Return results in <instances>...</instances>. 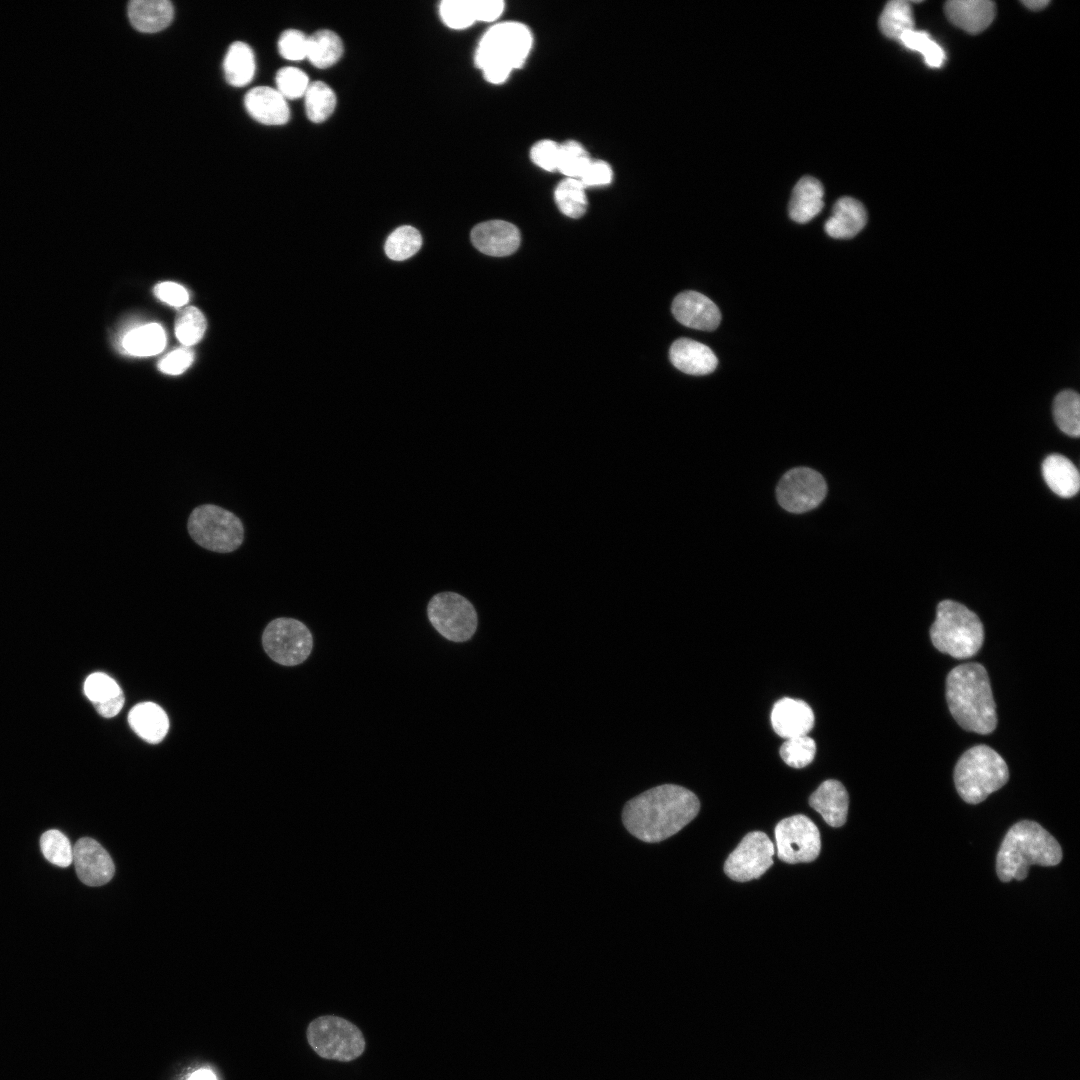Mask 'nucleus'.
Instances as JSON below:
<instances>
[{
	"instance_id": "1",
	"label": "nucleus",
	"mask_w": 1080,
	"mask_h": 1080,
	"mask_svg": "<svg viewBox=\"0 0 1080 1080\" xmlns=\"http://www.w3.org/2000/svg\"><path fill=\"white\" fill-rule=\"evenodd\" d=\"M700 802L690 790L675 784L653 787L629 800L622 811L627 831L641 841L656 843L691 822Z\"/></svg>"
},
{
	"instance_id": "2",
	"label": "nucleus",
	"mask_w": 1080,
	"mask_h": 1080,
	"mask_svg": "<svg viewBox=\"0 0 1080 1080\" xmlns=\"http://www.w3.org/2000/svg\"><path fill=\"white\" fill-rule=\"evenodd\" d=\"M951 715L965 730L989 734L997 725L996 705L986 669L979 663L953 668L946 678Z\"/></svg>"
},
{
	"instance_id": "3",
	"label": "nucleus",
	"mask_w": 1080,
	"mask_h": 1080,
	"mask_svg": "<svg viewBox=\"0 0 1080 1080\" xmlns=\"http://www.w3.org/2000/svg\"><path fill=\"white\" fill-rule=\"evenodd\" d=\"M1062 859L1057 840L1040 824L1023 820L1006 833L996 859L999 879L1023 880L1032 865L1055 866Z\"/></svg>"
},
{
	"instance_id": "4",
	"label": "nucleus",
	"mask_w": 1080,
	"mask_h": 1080,
	"mask_svg": "<svg viewBox=\"0 0 1080 1080\" xmlns=\"http://www.w3.org/2000/svg\"><path fill=\"white\" fill-rule=\"evenodd\" d=\"M532 46L530 30L518 22L492 26L481 38L475 64L493 84L504 82L513 69L521 67Z\"/></svg>"
},
{
	"instance_id": "5",
	"label": "nucleus",
	"mask_w": 1080,
	"mask_h": 1080,
	"mask_svg": "<svg viewBox=\"0 0 1080 1080\" xmlns=\"http://www.w3.org/2000/svg\"><path fill=\"white\" fill-rule=\"evenodd\" d=\"M930 637L938 651L956 659H966L982 647L984 628L979 617L966 606L943 600L937 606Z\"/></svg>"
},
{
	"instance_id": "6",
	"label": "nucleus",
	"mask_w": 1080,
	"mask_h": 1080,
	"mask_svg": "<svg viewBox=\"0 0 1080 1080\" xmlns=\"http://www.w3.org/2000/svg\"><path fill=\"white\" fill-rule=\"evenodd\" d=\"M1008 779L1006 762L995 750L984 744L965 751L954 769L956 790L969 804L984 801L991 793L1003 787Z\"/></svg>"
},
{
	"instance_id": "7",
	"label": "nucleus",
	"mask_w": 1080,
	"mask_h": 1080,
	"mask_svg": "<svg viewBox=\"0 0 1080 1080\" xmlns=\"http://www.w3.org/2000/svg\"><path fill=\"white\" fill-rule=\"evenodd\" d=\"M187 529L195 543L212 552H233L244 539L241 520L214 504L195 507L188 517Z\"/></svg>"
},
{
	"instance_id": "8",
	"label": "nucleus",
	"mask_w": 1080,
	"mask_h": 1080,
	"mask_svg": "<svg viewBox=\"0 0 1080 1080\" xmlns=\"http://www.w3.org/2000/svg\"><path fill=\"white\" fill-rule=\"evenodd\" d=\"M306 1036L310 1047L325 1059L350 1062L365 1050L360 1029L339 1016L324 1015L312 1020Z\"/></svg>"
},
{
	"instance_id": "9",
	"label": "nucleus",
	"mask_w": 1080,
	"mask_h": 1080,
	"mask_svg": "<svg viewBox=\"0 0 1080 1080\" xmlns=\"http://www.w3.org/2000/svg\"><path fill=\"white\" fill-rule=\"evenodd\" d=\"M426 614L433 628L453 642L469 640L477 630L478 614L464 595L455 591L435 593L426 605Z\"/></svg>"
},
{
	"instance_id": "10",
	"label": "nucleus",
	"mask_w": 1080,
	"mask_h": 1080,
	"mask_svg": "<svg viewBox=\"0 0 1080 1080\" xmlns=\"http://www.w3.org/2000/svg\"><path fill=\"white\" fill-rule=\"evenodd\" d=\"M262 644L273 661L284 666H295L310 655L313 638L303 622L295 618L280 617L266 626Z\"/></svg>"
},
{
	"instance_id": "11",
	"label": "nucleus",
	"mask_w": 1080,
	"mask_h": 1080,
	"mask_svg": "<svg viewBox=\"0 0 1080 1080\" xmlns=\"http://www.w3.org/2000/svg\"><path fill=\"white\" fill-rule=\"evenodd\" d=\"M827 494L823 476L809 467L787 471L776 487L780 506L791 513H805L818 507Z\"/></svg>"
},
{
	"instance_id": "12",
	"label": "nucleus",
	"mask_w": 1080,
	"mask_h": 1080,
	"mask_svg": "<svg viewBox=\"0 0 1080 1080\" xmlns=\"http://www.w3.org/2000/svg\"><path fill=\"white\" fill-rule=\"evenodd\" d=\"M777 856L780 860L795 864L815 860L821 849L817 826L805 815H794L781 820L775 827Z\"/></svg>"
},
{
	"instance_id": "13",
	"label": "nucleus",
	"mask_w": 1080,
	"mask_h": 1080,
	"mask_svg": "<svg viewBox=\"0 0 1080 1080\" xmlns=\"http://www.w3.org/2000/svg\"><path fill=\"white\" fill-rule=\"evenodd\" d=\"M774 845L760 831L748 833L728 856L724 871L732 880L745 882L763 875L773 864Z\"/></svg>"
},
{
	"instance_id": "14",
	"label": "nucleus",
	"mask_w": 1080,
	"mask_h": 1080,
	"mask_svg": "<svg viewBox=\"0 0 1080 1080\" xmlns=\"http://www.w3.org/2000/svg\"><path fill=\"white\" fill-rule=\"evenodd\" d=\"M73 863L80 881L92 887L108 883L115 872L109 853L89 837L79 839L73 846Z\"/></svg>"
},
{
	"instance_id": "15",
	"label": "nucleus",
	"mask_w": 1080,
	"mask_h": 1080,
	"mask_svg": "<svg viewBox=\"0 0 1080 1080\" xmlns=\"http://www.w3.org/2000/svg\"><path fill=\"white\" fill-rule=\"evenodd\" d=\"M672 313L684 326L704 331L715 330L721 321L716 304L696 291L678 294L672 303Z\"/></svg>"
},
{
	"instance_id": "16",
	"label": "nucleus",
	"mask_w": 1080,
	"mask_h": 1080,
	"mask_svg": "<svg viewBox=\"0 0 1080 1080\" xmlns=\"http://www.w3.org/2000/svg\"><path fill=\"white\" fill-rule=\"evenodd\" d=\"M473 245L489 256H507L520 244V232L512 223L490 220L477 224L471 231Z\"/></svg>"
},
{
	"instance_id": "17",
	"label": "nucleus",
	"mask_w": 1080,
	"mask_h": 1080,
	"mask_svg": "<svg viewBox=\"0 0 1080 1080\" xmlns=\"http://www.w3.org/2000/svg\"><path fill=\"white\" fill-rule=\"evenodd\" d=\"M814 713L804 701L782 698L777 701L771 712V724L774 731L785 739L807 735L814 725Z\"/></svg>"
},
{
	"instance_id": "18",
	"label": "nucleus",
	"mask_w": 1080,
	"mask_h": 1080,
	"mask_svg": "<svg viewBox=\"0 0 1080 1080\" xmlns=\"http://www.w3.org/2000/svg\"><path fill=\"white\" fill-rule=\"evenodd\" d=\"M944 11L953 25L970 34L984 31L996 15L995 4L989 0H951Z\"/></svg>"
},
{
	"instance_id": "19",
	"label": "nucleus",
	"mask_w": 1080,
	"mask_h": 1080,
	"mask_svg": "<svg viewBox=\"0 0 1080 1080\" xmlns=\"http://www.w3.org/2000/svg\"><path fill=\"white\" fill-rule=\"evenodd\" d=\"M244 104L250 116L265 125H282L290 117L286 99L271 87L251 89L244 98Z\"/></svg>"
},
{
	"instance_id": "20",
	"label": "nucleus",
	"mask_w": 1080,
	"mask_h": 1080,
	"mask_svg": "<svg viewBox=\"0 0 1080 1080\" xmlns=\"http://www.w3.org/2000/svg\"><path fill=\"white\" fill-rule=\"evenodd\" d=\"M669 357L678 370L690 375L709 374L718 364L716 355L708 346L687 338H680L671 345Z\"/></svg>"
},
{
	"instance_id": "21",
	"label": "nucleus",
	"mask_w": 1080,
	"mask_h": 1080,
	"mask_svg": "<svg viewBox=\"0 0 1080 1080\" xmlns=\"http://www.w3.org/2000/svg\"><path fill=\"white\" fill-rule=\"evenodd\" d=\"M810 806L832 827L845 824L849 797L843 784L829 779L820 784L809 799Z\"/></svg>"
},
{
	"instance_id": "22",
	"label": "nucleus",
	"mask_w": 1080,
	"mask_h": 1080,
	"mask_svg": "<svg viewBox=\"0 0 1080 1080\" xmlns=\"http://www.w3.org/2000/svg\"><path fill=\"white\" fill-rule=\"evenodd\" d=\"M867 213L858 200L842 197L833 206L832 215L825 222L826 233L833 238H852L866 225Z\"/></svg>"
},
{
	"instance_id": "23",
	"label": "nucleus",
	"mask_w": 1080,
	"mask_h": 1080,
	"mask_svg": "<svg viewBox=\"0 0 1080 1080\" xmlns=\"http://www.w3.org/2000/svg\"><path fill=\"white\" fill-rule=\"evenodd\" d=\"M824 188L812 177H802L794 186L789 202V216L797 223H806L820 213L824 206Z\"/></svg>"
},
{
	"instance_id": "24",
	"label": "nucleus",
	"mask_w": 1080,
	"mask_h": 1080,
	"mask_svg": "<svg viewBox=\"0 0 1080 1080\" xmlns=\"http://www.w3.org/2000/svg\"><path fill=\"white\" fill-rule=\"evenodd\" d=\"M128 723L140 738L151 744L161 742L169 729L165 711L153 702L135 705L128 714Z\"/></svg>"
},
{
	"instance_id": "25",
	"label": "nucleus",
	"mask_w": 1080,
	"mask_h": 1080,
	"mask_svg": "<svg viewBox=\"0 0 1080 1080\" xmlns=\"http://www.w3.org/2000/svg\"><path fill=\"white\" fill-rule=\"evenodd\" d=\"M174 9L167 0H133L128 5L132 26L146 33L166 28L173 19Z\"/></svg>"
},
{
	"instance_id": "26",
	"label": "nucleus",
	"mask_w": 1080,
	"mask_h": 1080,
	"mask_svg": "<svg viewBox=\"0 0 1080 1080\" xmlns=\"http://www.w3.org/2000/svg\"><path fill=\"white\" fill-rule=\"evenodd\" d=\"M1042 475L1048 487L1060 497H1072L1079 490V472L1063 455H1048L1042 463Z\"/></svg>"
},
{
	"instance_id": "27",
	"label": "nucleus",
	"mask_w": 1080,
	"mask_h": 1080,
	"mask_svg": "<svg viewBox=\"0 0 1080 1080\" xmlns=\"http://www.w3.org/2000/svg\"><path fill=\"white\" fill-rule=\"evenodd\" d=\"M226 81L234 87H243L251 82L255 74L254 53L244 42L230 45L224 59Z\"/></svg>"
},
{
	"instance_id": "28",
	"label": "nucleus",
	"mask_w": 1080,
	"mask_h": 1080,
	"mask_svg": "<svg viewBox=\"0 0 1080 1080\" xmlns=\"http://www.w3.org/2000/svg\"><path fill=\"white\" fill-rule=\"evenodd\" d=\"M343 44L331 30H319L308 37L306 58L317 68L325 69L342 56Z\"/></svg>"
},
{
	"instance_id": "29",
	"label": "nucleus",
	"mask_w": 1080,
	"mask_h": 1080,
	"mask_svg": "<svg viewBox=\"0 0 1080 1080\" xmlns=\"http://www.w3.org/2000/svg\"><path fill=\"white\" fill-rule=\"evenodd\" d=\"M166 344L164 329L157 323L137 327L122 340L126 352L136 356H151L161 352Z\"/></svg>"
},
{
	"instance_id": "30",
	"label": "nucleus",
	"mask_w": 1080,
	"mask_h": 1080,
	"mask_svg": "<svg viewBox=\"0 0 1080 1080\" xmlns=\"http://www.w3.org/2000/svg\"><path fill=\"white\" fill-rule=\"evenodd\" d=\"M879 28L887 38L898 41L906 32L915 29L910 3L904 0L888 2L879 17Z\"/></svg>"
},
{
	"instance_id": "31",
	"label": "nucleus",
	"mask_w": 1080,
	"mask_h": 1080,
	"mask_svg": "<svg viewBox=\"0 0 1080 1080\" xmlns=\"http://www.w3.org/2000/svg\"><path fill=\"white\" fill-rule=\"evenodd\" d=\"M1053 416L1058 428L1071 437L1080 434V398L1073 390L1057 394L1053 402Z\"/></svg>"
},
{
	"instance_id": "32",
	"label": "nucleus",
	"mask_w": 1080,
	"mask_h": 1080,
	"mask_svg": "<svg viewBox=\"0 0 1080 1080\" xmlns=\"http://www.w3.org/2000/svg\"><path fill=\"white\" fill-rule=\"evenodd\" d=\"M304 96L306 114L312 122H323L333 113L336 96L326 83L322 81L310 83Z\"/></svg>"
},
{
	"instance_id": "33",
	"label": "nucleus",
	"mask_w": 1080,
	"mask_h": 1080,
	"mask_svg": "<svg viewBox=\"0 0 1080 1080\" xmlns=\"http://www.w3.org/2000/svg\"><path fill=\"white\" fill-rule=\"evenodd\" d=\"M559 210L571 218L581 217L587 209V197L583 184L574 178L561 181L554 193Z\"/></svg>"
},
{
	"instance_id": "34",
	"label": "nucleus",
	"mask_w": 1080,
	"mask_h": 1080,
	"mask_svg": "<svg viewBox=\"0 0 1080 1080\" xmlns=\"http://www.w3.org/2000/svg\"><path fill=\"white\" fill-rule=\"evenodd\" d=\"M422 246L420 232L409 225L395 229L385 242V253L394 261H403L416 254Z\"/></svg>"
},
{
	"instance_id": "35",
	"label": "nucleus",
	"mask_w": 1080,
	"mask_h": 1080,
	"mask_svg": "<svg viewBox=\"0 0 1080 1080\" xmlns=\"http://www.w3.org/2000/svg\"><path fill=\"white\" fill-rule=\"evenodd\" d=\"M899 41L906 48L921 53L929 67L939 68L944 63L945 53L942 47L924 31L910 30Z\"/></svg>"
},
{
	"instance_id": "36",
	"label": "nucleus",
	"mask_w": 1080,
	"mask_h": 1080,
	"mask_svg": "<svg viewBox=\"0 0 1080 1080\" xmlns=\"http://www.w3.org/2000/svg\"><path fill=\"white\" fill-rule=\"evenodd\" d=\"M40 848L44 857L56 866L64 868L73 862V847L59 830L44 832L40 837Z\"/></svg>"
},
{
	"instance_id": "37",
	"label": "nucleus",
	"mask_w": 1080,
	"mask_h": 1080,
	"mask_svg": "<svg viewBox=\"0 0 1080 1080\" xmlns=\"http://www.w3.org/2000/svg\"><path fill=\"white\" fill-rule=\"evenodd\" d=\"M206 330V320L202 312L196 307L189 306L177 316L175 321V335L185 346L199 342Z\"/></svg>"
},
{
	"instance_id": "38",
	"label": "nucleus",
	"mask_w": 1080,
	"mask_h": 1080,
	"mask_svg": "<svg viewBox=\"0 0 1080 1080\" xmlns=\"http://www.w3.org/2000/svg\"><path fill=\"white\" fill-rule=\"evenodd\" d=\"M816 754V743L808 735L786 739L780 748L783 761L793 768L810 764Z\"/></svg>"
},
{
	"instance_id": "39",
	"label": "nucleus",
	"mask_w": 1080,
	"mask_h": 1080,
	"mask_svg": "<svg viewBox=\"0 0 1080 1080\" xmlns=\"http://www.w3.org/2000/svg\"><path fill=\"white\" fill-rule=\"evenodd\" d=\"M591 159L586 150L575 141H568L560 146L557 170L567 178L579 179Z\"/></svg>"
},
{
	"instance_id": "40",
	"label": "nucleus",
	"mask_w": 1080,
	"mask_h": 1080,
	"mask_svg": "<svg viewBox=\"0 0 1080 1080\" xmlns=\"http://www.w3.org/2000/svg\"><path fill=\"white\" fill-rule=\"evenodd\" d=\"M439 12L445 25L452 29H464L475 22L471 0H444Z\"/></svg>"
},
{
	"instance_id": "41",
	"label": "nucleus",
	"mask_w": 1080,
	"mask_h": 1080,
	"mask_svg": "<svg viewBox=\"0 0 1080 1080\" xmlns=\"http://www.w3.org/2000/svg\"><path fill=\"white\" fill-rule=\"evenodd\" d=\"M309 84L307 75L295 67H284L276 74L277 91L285 99L304 96Z\"/></svg>"
},
{
	"instance_id": "42",
	"label": "nucleus",
	"mask_w": 1080,
	"mask_h": 1080,
	"mask_svg": "<svg viewBox=\"0 0 1080 1080\" xmlns=\"http://www.w3.org/2000/svg\"><path fill=\"white\" fill-rule=\"evenodd\" d=\"M84 692L87 698L94 704L109 700L122 692L115 680L104 673L96 672L89 675L84 683Z\"/></svg>"
},
{
	"instance_id": "43",
	"label": "nucleus",
	"mask_w": 1080,
	"mask_h": 1080,
	"mask_svg": "<svg viewBox=\"0 0 1080 1080\" xmlns=\"http://www.w3.org/2000/svg\"><path fill=\"white\" fill-rule=\"evenodd\" d=\"M308 37L301 31L289 29L279 38L278 48L282 57L291 61L306 58Z\"/></svg>"
},
{
	"instance_id": "44",
	"label": "nucleus",
	"mask_w": 1080,
	"mask_h": 1080,
	"mask_svg": "<svg viewBox=\"0 0 1080 1080\" xmlns=\"http://www.w3.org/2000/svg\"><path fill=\"white\" fill-rule=\"evenodd\" d=\"M560 146L552 140H542L534 144L530 151L532 161L546 171H555L558 168Z\"/></svg>"
},
{
	"instance_id": "45",
	"label": "nucleus",
	"mask_w": 1080,
	"mask_h": 1080,
	"mask_svg": "<svg viewBox=\"0 0 1080 1080\" xmlns=\"http://www.w3.org/2000/svg\"><path fill=\"white\" fill-rule=\"evenodd\" d=\"M612 175V169L608 163L591 160L578 180L585 188L598 187L608 185L612 180Z\"/></svg>"
},
{
	"instance_id": "46",
	"label": "nucleus",
	"mask_w": 1080,
	"mask_h": 1080,
	"mask_svg": "<svg viewBox=\"0 0 1080 1080\" xmlns=\"http://www.w3.org/2000/svg\"><path fill=\"white\" fill-rule=\"evenodd\" d=\"M193 351L188 348H179L166 355L158 364V369L166 374L178 375L183 373L193 362Z\"/></svg>"
},
{
	"instance_id": "47",
	"label": "nucleus",
	"mask_w": 1080,
	"mask_h": 1080,
	"mask_svg": "<svg viewBox=\"0 0 1080 1080\" xmlns=\"http://www.w3.org/2000/svg\"><path fill=\"white\" fill-rule=\"evenodd\" d=\"M154 294L161 301L175 307L183 306L189 299L186 289L174 282H163L156 285Z\"/></svg>"
},
{
	"instance_id": "48",
	"label": "nucleus",
	"mask_w": 1080,
	"mask_h": 1080,
	"mask_svg": "<svg viewBox=\"0 0 1080 1080\" xmlns=\"http://www.w3.org/2000/svg\"><path fill=\"white\" fill-rule=\"evenodd\" d=\"M475 21L492 22L504 10L501 0H471Z\"/></svg>"
},
{
	"instance_id": "49",
	"label": "nucleus",
	"mask_w": 1080,
	"mask_h": 1080,
	"mask_svg": "<svg viewBox=\"0 0 1080 1080\" xmlns=\"http://www.w3.org/2000/svg\"><path fill=\"white\" fill-rule=\"evenodd\" d=\"M124 702L125 697L123 692H121L120 694L109 700L94 703V707L101 716L111 718L116 716L120 712L124 705Z\"/></svg>"
},
{
	"instance_id": "50",
	"label": "nucleus",
	"mask_w": 1080,
	"mask_h": 1080,
	"mask_svg": "<svg viewBox=\"0 0 1080 1080\" xmlns=\"http://www.w3.org/2000/svg\"><path fill=\"white\" fill-rule=\"evenodd\" d=\"M187 1080H217V1078L213 1071L202 1068L194 1071Z\"/></svg>"
},
{
	"instance_id": "51",
	"label": "nucleus",
	"mask_w": 1080,
	"mask_h": 1080,
	"mask_svg": "<svg viewBox=\"0 0 1080 1080\" xmlns=\"http://www.w3.org/2000/svg\"><path fill=\"white\" fill-rule=\"evenodd\" d=\"M1022 3L1030 10L1039 11V10L1044 9L1049 4V1H1047V0H1026V1H1022Z\"/></svg>"
}]
</instances>
